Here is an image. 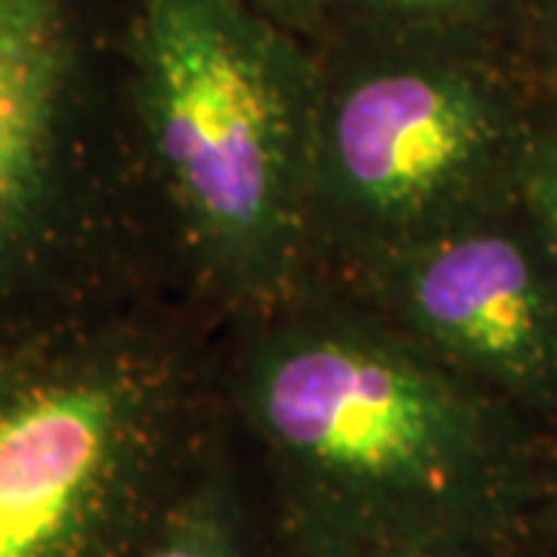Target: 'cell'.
Returning a JSON list of instances; mask_svg holds the SVG:
<instances>
[{
	"instance_id": "5b68a950",
	"label": "cell",
	"mask_w": 557,
	"mask_h": 557,
	"mask_svg": "<svg viewBox=\"0 0 557 557\" xmlns=\"http://www.w3.org/2000/svg\"><path fill=\"white\" fill-rule=\"evenodd\" d=\"M94 106L87 0H0V347L100 317Z\"/></svg>"
},
{
	"instance_id": "3957f363",
	"label": "cell",
	"mask_w": 557,
	"mask_h": 557,
	"mask_svg": "<svg viewBox=\"0 0 557 557\" xmlns=\"http://www.w3.org/2000/svg\"><path fill=\"white\" fill-rule=\"evenodd\" d=\"M164 359L106 317L0 347V557H127L174 471Z\"/></svg>"
},
{
	"instance_id": "8fae6325",
	"label": "cell",
	"mask_w": 557,
	"mask_h": 557,
	"mask_svg": "<svg viewBox=\"0 0 557 557\" xmlns=\"http://www.w3.org/2000/svg\"><path fill=\"white\" fill-rule=\"evenodd\" d=\"M245 3L263 13L267 20L288 28L292 35L313 32L317 25H322L325 13L332 10V0H245Z\"/></svg>"
},
{
	"instance_id": "7c38bea8",
	"label": "cell",
	"mask_w": 557,
	"mask_h": 557,
	"mask_svg": "<svg viewBox=\"0 0 557 557\" xmlns=\"http://www.w3.org/2000/svg\"><path fill=\"white\" fill-rule=\"evenodd\" d=\"M548 518H552V527H555L557 539V456L555 465H552V480H548Z\"/></svg>"
},
{
	"instance_id": "6da1fadb",
	"label": "cell",
	"mask_w": 557,
	"mask_h": 557,
	"mask_svg": "<svg viewBox=\"0 0 557 557\" xmlns=\"http://www.w3.org/2000/svg\"><path fill=\"white\" fill-rule=\"evenodd\" d=\"M245 412L298 557L518 539L533 471L511 421L421 344L298 322L260 344Z\"/></svg>"
},
{
	"instance_id": "8992f818",
	"label": "cell",
	"mask_w": 557,
	"mask_h": 557,
	"mask_svg": "<svg viewBox=\"0 0 557 557\" xmlns=\"http://www.w3.org/2000/svg\"><path fill=\"white\" fill-rule=\"evenodd\" d=\"M391 295L449 369L557 399V263L530 230L461 220L394 251Z\"/></svg>"
},
{
	"instance_id": "9c48e42d",
	"label": "cell",
	"mask_w": 557,
	"mask_h": 557,
	"mask_svg": "<svg viewBox=\"0 0 557 557\" xmlns=\"http://www.w3.org/2000/svg\"><path fill=\"white\" fill-rule=\"evenodd\" d=\"M527 201L536 233L557 263V119L548 124L527 164Z\"/></svg>"
},
{
	"instance_id": "ba28073f",
	"label": "cell",
	"mask_w": 557,
	"mask_h": 557,
	"mask_svg": "<svg viewBox=\"0 0 557 557\" xmlns=\"http://www.w3.org/2000/svg\"><path fill=\"white\" fill-rule=\"evenodd\" d=\"M354 3L369 16V25L449 35L458 22L471 20L490 0H354Z\"/></svg>"
},
{
	"instance_id": "277c9868",
	"label": "cell",
	"mask_w": 557,
	"mask_h": 557,
	"mask_svg": "<svg viewBox=\"0 0 557 557\" xmlns=\"http://www.w3.org/2000/svg\"><path fill=\"white\" fill-rule=\"evenodd\" d=\"M369 47L319 72L313 201L394 251L468 220L505 143L490 81L440 32L369 25Z\"/></svg>"
},
{
	"instance_id": "7a4b0ae2",
	"label": "cell",
	"mask_w": 557,
	"mask_h": 557,
	"mask_svg": "<svg viewBox=\"0 0 557 557\" xmlns=\"http://www.w3.org/2000/svg\"><path fill=\"white\" fill-rule=\"evenodd\" d=\"M131 87L149 156L214 270L276 292L313 205L317 65L245 0H139Z\"/></svg>"
},
{
	"instance_id": "52a82bcc",
	"label": "cell",
	"mask_w": 557,
	"mask_h": 557,
	"mask_svg": "<svg viewBox=\"0 0 557 557\" xmlns=\"http://www.w3.org/2000/svg\"><path fill=\"white\" fill-rule=\"evenodd\" d=\"M127 557H260L220 478L180 480Z\"/></svg>"
},
{
	"instance_id": "30bf717a",
	"label": "cell",
	"mask_w": 557,
	"mask_h": 557,
	"mask_svg": "<svg viewBox=\"0 0 557 557\" xmlns=\"http://www.w3.org/2000/svg\"><path fill=\"white\" fill-rule=\"evenodd\" d=\"M357 557H511L508 539H474V536H446L421 539V542H403L387 545Z\"/></svg>"
}]
</instances>
